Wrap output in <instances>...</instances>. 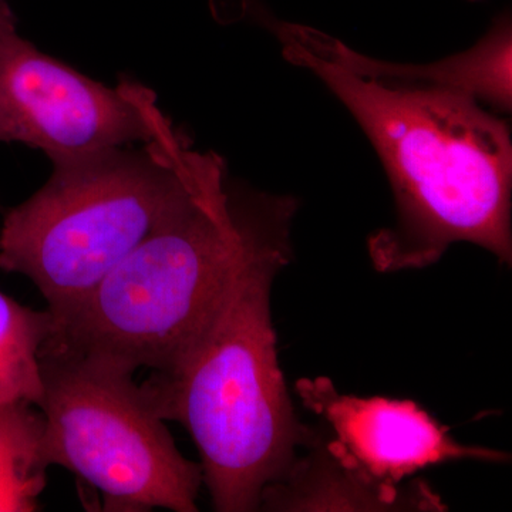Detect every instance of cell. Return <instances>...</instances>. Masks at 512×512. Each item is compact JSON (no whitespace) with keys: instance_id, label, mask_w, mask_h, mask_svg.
Instances as JSON below:
<instances>
[{"instance_id":"1","label":"cell","mask_w":512,"mask_h":512,"mask_svg":"<svg viewBox=\"0 0 512 512\" xmlns=\"http://www.w3.org/2000/svg\"><path fill=\"white\" fill-rule=\"evenodd\" d=\"M295 198L269 194L214 315L180 366L141 384L164 421L190 433L220 512L261 510L313 431L296 416L279 366L271 293L292 256Z\"/></svg>"},{"instance_id":"2","label":"cell","mask_w":512,"mask_h":512,"mask_svg":"<svg viewBox=\"0 0 512 512\" xmlns=\"http://www.w3.org/2000/svg\"><path fill=\"white\" fill-rule=\"evenodd\" d=\"M356 117L382 158L397 222L370 239L382 272L426 268L456 242L511 264L510 131L473 97L392 86L312 53L284 49Z\"/></svg>"},{"instance_id":"3","label":"cell","mask_w":512,"mask_h":512,"mask_svg":"<svg viewBox=\"0 0 512 512\" xmlns=\"http://www.w3.org/2000/svg\"><path fill=\"white\" fill-rule=\"evenodd\" d=\"M266 198L212 153L190 200L56 322L50 340L131 375L174 372L214 315Z\"/></svg>"},{"instance_id":"4","label":"cell","mask_w":512,"mask_h":512,"mask_svg":"<svg viewBox=\"0 0 512 512\" xmlns=\"http://www.w3.org/2000/svg\"><path fill=\"white\" fill-rule=\"evenodd\" d=\"M211 156L175 128L141 147L50 157L47 183L3 217L0 269L30 279L59 322L190 200Z\"/></svg>"},{"instance_id":"5","label":"cell","mask_w":512,"mask_h":512,"mask_svg":"<svg viewBox=\"0 0 512 512\" xmlns=\"http://www.w3.org/2000/svg\"><path fill=\"white\" fill-rule=\"evenodd\" d=\"M40 375L47 466L92 485L109 511H198L201 464L180 453L134 375L50 339Z\"/></svg>"},{"instance_id":"6","label":"cell","mask_w":512,"mask_h":512,"mask_svg":"<svg viewBox=\"0 0 512 512\" xmlns=\"http://www.w3.org/2000/svg\"><path fill=\"white\" fill-rule=\"evenodd\" d=\"M174 130L141 84L111 89L40 52L20 35L8 0H0V143L50 158L151 143Z\"/></svg>"},{"instance_id":"7","label":"cell","mask_w":512,"mask_h":512,"mask_svg":"<svg viewBox=\"0 0 512 512\" xmlns=\"http://www.w3.org/2000/svg\"><path fill=\"white\" fill-rule=\"evenodd\" d=\"M296 392L330 431L328 446L377 483L400 485L424 468L460 460L503 463L491 448L458 443L419 403L342 394L326 377L302 379Z\"/></svg>"},{"instance_id":"8","label":"cell","mask_w":512,"mask_h":512,"mask_svg":"<svg viewBox=\"0 0 512 512\" xmlns=\"http://www.w3.org/2000/svg\"><path fill=\"white\" fill-rule=\"evenodd\" d=\"M284 49L302 50L343 69L392 86L441 89L473 97L483 106L511 107V19L503 13L473 49L430 64H399L369 59L335 37L295 23L274 22Z\"/></svg>"},{"instance_id":"9","label":"cell","mask_w":512,"mask_h":512,"mask_svg":"<svg viewBox=\"0 0 512 512\" xmlns=\"http://www.w3.org/2000/svg\"><path fill=\"white\" fill-rule=\"evenodd\" d=\"M305 457H296L288 473L271 485L261 508L281 511L387 510L423 507L441 510L439 497L429 488L400 490L399 485L377 483L359 468L330 450L313 431Z\"/></svg>"},{"instance_id":"10","label":"cell","mask_w":512,"mask_h":512,"mask_svg":"<svg viewBox=\"0 0 512 512\" xmlns=\"http://www.w3.org/2000/svg\"><path fill=\"white\" fill-rule=\"evenodd\" d=\"M33 407L0 404V511H36L46 487L45 420Z\"/></svg>"},{"instance_id":"11","label":"cell","mask_w":512,"mask_h":512,"mask_svg":"<svg viewBox=\"0 0 512 512\" xmlns=\"http://www.w3.org/2000/svg\"><path fill=\"white\" fill-rule=\"evenodd\" d=\"M56 332L49 311H35L0 292V404L39 406L40 353Z\"/></svg>"}]
</instances>
